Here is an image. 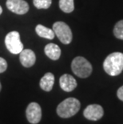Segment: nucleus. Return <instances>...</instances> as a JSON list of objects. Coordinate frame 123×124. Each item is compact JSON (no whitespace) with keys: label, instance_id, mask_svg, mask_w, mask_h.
I'll list each match as a JSON object with an SVG mask.
<instances>
[{"label":"nucleus","instance_id":"f257e3e1","mask_svg":"<svg viewBox=\"0 0 123 124\" xmlns=\"http://www.w3.org/2000/svg\"><path fill=\"white\" fill-rule=\"evenodd\" d=\"M104 70L110 76H117L123 70V53L114 52L106 58L103 62Z\"/></svg>","mask_w":123,"mask_h":124},{"label":"nucleus","instance_id":"f03ea898","mask_svg":"<svg viewBox=\"0 0 123 124\" xmlns=\"http://www.w3.org/2000/svg\"><path fill=\"white\" fill-rule=\"evenodd\" d=\"M81 103L75 98H68L60 102L57 107V114L59 117L67 118L74 116L80 110Z\"/></svg>","mask_w":123,"mask_h":124},{"label":"nucleus","instance_id":"7ed1b4c3","mask_svg":"<svg viewBox=\"0 0 123 124\" xmlns=\"http://www.w3.org/2000/svg\"><path fill=\"white\" fill-rule=\"evenodd\" d=\"M71 69L78 77L86 78L92 73V65L84 57L78 56L73 59L71 62Z\"/></svg>","mask_w":123,"mask_h":124},{"label":"nucleus","instance_id":"20e7f679","mask_svg":"<svg viewBox=\"0 0 123 124\" xmlns=\"http://www.w3.org/2000/svg\"><path fill=\"white\" fill-rule=\"evenodd\" d=\"M5 45L11 54H18L23 50V44L21 42L20 34L18 31H10L5 37Z\"/></svg>","mask_w":123,"mask_h":124},{"label":"nucleus","instance_id":"39448f33","mask_svg":"<svg viewBox=\"0 0 123 124\" xmlns=\"http://www.w3.org/2000/svg\"><path fill=\"white\" fill-rule=\"evenodd\" d=\"M53 31L61 43L66 45L71 43L73 39L72 31L66 23L63 22L54 23L53 24Z\"/></svg>","mask_w":123,"mask_h":124},{"label":"nucleus","instance_id":"423d86ee","mask_svg":"<svg viewBox=\"0 0 123 124\" xmlns=\"http://www.w3.org/2000/svg\"><path fill=\"white\" fill-rule=\"evenodd\" d=\"M26 115L29 123L37 124L42 118V109L37 102H30L26 110Z\"/></svg>","mask_w":123,"mask_h":124},{"label":"nucleus","instance_id":"0eeeda50","mask_svg":"<svg viewBox=\"0 0 123 124\" xmlns=\"http://www.w3.org/2000/svg\"><path fill=\"white\" fill-rule=\"evenodd\" d=\"M6 5L7 9L17 15L27 14L30 8L25 0H7Z\"/></svg>","mask_w":123,"mask_h":124},{"label":"nucleus","instance_id":"6e6552de","mask_svg":"<svg viewBox=\"0 0 123 124\" xmlns=\"http://www.w3.org/2000/svg\"><path fill=\"white\" fill-rule=\"evenodd\" d=\"M104 110L101 106L98 104H91L86 107L83 115L86 118L91 121H98L102 118Z\"/></svg>","mask_w":123,"mask_h":124},{"label":"nucleus","instance_id":"1a4fd4ad","mask_svg":"<svg viewBox=\"0 0 123 124\" xmlns=\"http://www.w3.org/2000/svg\"><path fill=\"white\" fill-rule=\"evenodd\" d=\"M19 60L25 67H31L36 62V55L32 50L23 49L19 53Z\"/></svg>","mask_w":123,"mask_h":124},{"label":"nucleus","instance_id":"9d476101","mask_svg":"<svg viewBox=\"0 0 123 124\" xmlns=\"http://www.w3.org/2000/svg\"><path fill=\"white\" fill-rule=\"evenodd\" d=\"M59 84L61 88L64 91L70 92L77 87V81L75 78L68 74H65V75H62L59 79Z\"/></svg>","mask_w":123,"mask_h":124},{"label":"nucleus","instance_id":"9b49d317","mask_svg":"<svg viewBox=\"0 0 123 124\" xmlns=\"http://www.w3.org/2000/svg\"><path fill=\"white\" fill-rule=\"evenodd\" d=\"M44 52L52 60H58L61 56V49L55 43H48L44 48Z\"/></svg>","mask_w":123,"mask_h":124},{"label":"nucleus","instance_id":"f8f14e48","mask_svg":"<svg viewBox=\"0 0 123 124\" xmlns=\"http://www.w3.org/2000/svg\"><path fill=\"white\" fill-rule=\"evenodd\" d=\"M54 75L51 72L45 74L41 78L39 85L40 87L45 91H51L54 86Z\"/></svg>","mask_w":123,"mask_h":124},{"label":"nucleus","instance_id":"ddd939ff","mask_svg":"<svg viewBox=\"0 0 123 124\" xmlns=\"http://www.w3.org/2000/svg\"><path fill=\"white\" fill-rule=\"evenodd\" d=\"M35 31L38 36H40L42 38H44V39H53L54 38V36H55L53 30H51V29H50L48 27H44V26L42 24H38L36 26Z\"/></svg>","mask_w":123,"mask_h":124},{"label":"nucleus","instance_id":"4468645a","mask_svg":"<svg viewBox=\"0 0 123 124\" xmlns=\"http://www.w3.org/2000/svg\"><path fill=\"white\" fill-rule=\"evenodd\" d=\"M59 7L65 13H71L74 10V0H59Z\"/></svg>","mask_w":123,"mask_h":124},{"label":"nucleus","instance_id":"2eb2a0df","mask_svg":"<svg viewBox=\"0 0 123 124\" xmlns=\"http://www.w3.org/2000/svg\"><path fill=\"white\" fill-rule=\"evenodd\" d=\"M114 35L117 39L123 40V20L118 21L114 27Z\"/></svg>","mask_w":123,"mask_h":124},{"label":"nucleus","instance_id":"dca6fc26","mask_svg":"<svg viewBox=\"0 0 123 124\" xmlns=\"http://www.w3.org/2000/svg\"><path fill=\"white\" fill-rule=\"evenodd\" d=\"M33 3L38 9H48L52 3V0H33Z\"/></svg>","mask_w":123,"mask_h":124},{"label":"nucleus","instance_id":"f3484780","mask_svg":"<svg viewBox=\"0 0 123 124\" xmlns=\"http://www.w3.org/2000/svg\"><path fill=\"white\" fill-rule=\"evenodd\" d=\"M7 69V62L3 58L0 57V73H3Z\"/></svg>","mask_w":123,"mask_h":124},{"label":"nucleus","instance_id":"a211bd4d","mask_svg":"<svg viewBox=\"0 0 123 124\" xmlns=\"http://www.w3.org/2000/svg\"><path fill=\"white\" fill-rule=\"evenodd\" d=\"M117 97H118V99L123 102V86H121V87L117 90Z\"/></svg>","mask_w":123,"mask_h":124},{"label":"nucleus","instance_id":"6ab92c4d","mask_svg":"<svg viewBox=\"0 0 123 124\" xmlns=\"http://www.w3.org/2000/svg\"><path fill=\"white\" fill-rule=\"evenodd\" d=\"M2 7L0 6V15H2Z\"/></svg>","mask_w":123,"mask_h":124},{"label":"nucleus","instance_id":"aec40b11","mask_svg":"<svg viewBox=\"0 0 123 124\" xmlns=\"http://www.w3.org/2000/svg\"><path fill=\"white\" fill-rule=\"evenodd\" d=\"M1 89H2V85H1V83H0V91H1Z\"/></svg>","mask_w":123,"mask_h":124}]
</instances>
